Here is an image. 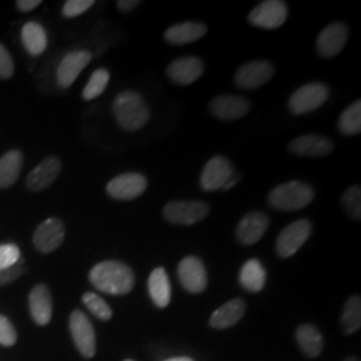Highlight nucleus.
<instances>
[{
	"label": "nucleus",
	"mask_w": 361,
	"mask_h": 361,
	"mask_svg": "<svg viewBox=\"0 0 361 361\" xmlns=\"http://www.w3.org/2000/svg\"><path fill=\"white\" fill-rule=\"evenodd\" d=\"M66 237V226L59 219H47L43 221L34 233L32 243L40 253H51L63 244Z\"/></svg>",
	"instance_id": "obj_12"
},
{
	"label": "nucleus",
	"mask_w": 361,
	"mask_h": 361,
	"mask_svg": "<svg viewBox=\"0 0 361 361\" xmlns=\"http://www.w3.org/2000/svg\"><path fill=\"white\" fill-rule=\"evenodd\" d=\"M207 32V25L200 22H185L180 25L169 27L164 38L170 44H189L202 38Z\"/></svg>",
	"instance_id": "obj_23"
},
{
	"label": "nucleus",
	"mask_w": 361,
	"mask_h": 361,
	"mask_svg": "<svg viewBox=\"0 0 361 361\" xmlns=\"http://www.w3.org/2000/svg\"><path fill=\"white\" fill-rule=\"evenodd\" d=\"M238 180H240V177H238V176H235V174H234V176H233L232 178H231V180H228V182H226V185H225V186H224V189H222V190H229V189H232L233 186H234V185H235V183H237V182H238Z\"/></svg>",
	"instance_id": "obj_41"
},
{
	"label": "nucleus",
	"mask_w": 361,
	"mask_h": 361,
	"mask_svg": "<svg viewBox=\"0 0 361 361\" xmlns=\"http://www.w3.org/2000/svg\"><path fill=\"white\" fill-rule=\"evenodd\" d=\"M147 288L150 298L155 305L158 308H166L171 300V285L168 273L164 268H155L154 271L150 273Z\"/></svg>",
	"instance_id": "obj_24"
},
{
	"label": "nucleus",
	"mask_w": 361,
	"mask_h": 361,
	"mask_svg": "<svg viewBox=\"0 0 361 361\" xmlns=\"http://www.w3.org/2000/svg\"><path fill=\"white\" fill-rule=\"evenodd\" d=\"M140 3H141V1H138V0H119V1L116 3V6H118V8H119L121 11L130 13V11L134 10L137 6H140Z\"/></svg>",
	"instance_id": "obj_40"
},
{
	"label": "nucleus",
	"mask_w": 361,
	"mask_h": 361,
	"mask_svg": "<svg viewBox=\"0 0 361 361\" xmlns=\"http://www.w3.org/2000/svg\"><path fill=\"white\" fill-rule=\"evenodd\" d=\"M348 37V26L345 23L335 22L325 27L319 34L316 42V49L319 55L325 59L334 58L345 47Z\"/></svg>",
	"instance_id": "obj_14"
},
{
	"label": "nucleus",
	"mask_w": 361,
	"mask_h": 361,
	"mask_svg": "<svg viewBox=\"0 0 361 361\" xmlns=\"http://www.w3.org/2000/svg\"><path fill=\"white\" fill-rule=\"evenodd\" d=\"M329 97V89L320 82H313L297 89L288 101V107L295 116H302L322 107Z\"/></svg>",
	"instance_id": "obj_4"
},
{
	"label": "nucleus",
	"mask_w": 361,
	"mask_h": 361,
	"mask_svg": "<svg viewBox=\"0 0 361 361\" xmlns=\"http://www.w3.org/2000/svg\"><path fill=\"white\" fill-rule=\"evenodd\" d=\"M82 301L86 305V308L90 310L97 319H99L102 322H109L113 317V310L109 307V304L97 293L86 292L82 297Z\"/></svg>",
	"instance_id": "obj_32"
},
{
	"label": "nucleus",
	"mask_w": 361,
	"mask_h": 361,
	"mask_svg": "<svg viewBox=\"0 0 361 361\" xmlns=\"http://www.w3.org/2000/svg\"><path fill=\"white\" fill-rule=\"evenodd\" d=\"M26 271L25 259L22 258L19 262H16L11 268L0 271V285L11 284L15 280H18L20 276H23Z\"/></svg>",
	"instance_id": "obj_37"
},
{
	"label": "nucleus",
	"mask_w": 361,
	"mask_h": 361,
	"mask_svg": "<svg viewBox=\"0 0 361 361\" xmlns=\"http://www.w3.org/2000/svg\"><path fill=\"white\" fill-rule=\"evenodd\" d=\"M94 6V0H68L63 6L62 13L65 18H75L86 13Z\"/></svg>",
	"instance_id": "obj_36"
},
{
	"label": "nucleus",
	"mask_w": 361,
	"mask_h": 361,
	"mask_svg": "<svg viewBox=\"0 0 361 361\" xmlns=\"http://www.w3.org/2000/svg\"><path fill=\"white\" fill-rule=\"evenodd\" d=\"M246 304L243 298H233L216 310L209 324L214 329H226L238 323L245 314Z\"/></svg>",
	"instance_id": "obj_22"
},
{
	"label": "nucleus",
	"mask_w": 361,
	"mask_h": 361,
	"mask_svg": "<svg viewBox=\"0 0 361 361\" xmlns=\"http://www.w3.org/2000/svg\"><path fill=\"white\" fill-rule=\"evenodd\" d=\"M62 170V161L56 155L46 157L38 166L28 173L26 186L31 192H42L50 188L59 177Z\"/></svg>",
	"instance_id": "obj_15"
},
{
	"label": "nucleus",
	"mask_w": 361,
	"mask_h": 361,
	"mask_svg": "<svg viewBox=\"0 0 361 361\" xmlns=\"http://www.w3.org/2000/svg\"><path fill=\"white\" fill-rule=\"evenodd\" d=\"M205 71V63L198 56H183L174 59L168 66V77L177 85L188 86L202 77Z\"/></svg>",
	"instance_id": "obj_16"
},
{
	"label": "nucleus",
	"mask_w": 361,
	"mask_h": 361,
	"mask_svg": "<svg viewBox=\"0 0 361 361\" xmlns=\"http://www.w3.org/2000/svg\"><path fill=\"white\" fill-rule=\"evenodd\" d=\"M125 361H133V360H125Z\"/></svg>",
	"instance_id": "obj_44"
},
{
	"label": "nucleus",
	"mask_w": 361,
	"mask_h": 361,
	"mask_svg": "<svg viewBox=\"0 0 361 361\" xmlns=\"http://www.w3.org/2000/svg\"><path fill=\"white\" fill-rule=\"evenodd\" d=\"M314 198L313 188L301 180H290L276 186L268 194V204L276 210L295 212L312 204Z\"/></svg>",
	"instance_id": "obj_3"
},
{
	"label": "nucleus",
	"mask_w": 361,
	"mask_h": 361,
	"mask_svg": "<svg viewBox=\"0 0 361 361\" xmlns=\"http://www.w3.org/2000/svg\"><path fill=\"white\" fill-rule=\"evenodd\" d=\"M341 324L347 335L355 334L361 326V298L360 296L349 297L344 305L341 314Z\"/></svg>",
	"instance_id": "obj_29"
},
{
	"label": "nucleus",
	"mask_w": 361,
	"mask_h": 361,
	"mask_svg": "<svg viewBox=\"0 0 361 361\" xmlns=\"http://www.w3.org/2000/svg\"><path fill=\"white\" fill-rule=\"evenodd\" d=\"M22 43L31 55L38 56L47 47L46 30L37 22H28L22 28Z\"/></svg>",
	"instance_id": "obj_28"
},
{
	"label": "nucleus",
	"mask_w": 361,
	"mask_h": 361,
	"mask_svg": "<svg viewBox=\"0 0 361 361\" xmlns=\"http://www.w3.org/2000/svg\"><path fill=\"white\" fill-rule=\"evenodd\" d=\"M89 280L98 290L113 296L128 295L135 284L134 271L121 261H102L97 264L89 273Z\"/></svg>",
	"instance_id": "obj_1"
},
{
	"label": "nucleus",
	"mask_w": 361,
	"mask_h": 361,
	"mask_svg": "<svg viewBox=\"0 0 361 361\" xmlns=\"http://www.w3.org/2000/svg\"><path fill=\"white\" fill-rule=\"evenodd\" d=\"M338 129L345 135H356L361 131V102L356 101L340 116Z\"/></svg>",
	"instance_id": "obj_30"
},
{
	"label": "nucleus",
	"mask_w": 361,
	"mask_h": 361,
	"mask_svg": "<svg viewBox=\"0 0 361 361\" xmlns=\"http://www.w3.org/2000/svg\"><path fill=\"white\" fill-rule=\"evenodd\" d=\"M28 307L35 323L44 326L51 322L52 297L46 284L35 285L28 295Z\"/></svg>",
	"instance_id": "obj_20"
},
{
	"label": "nucleus",
	"mask_w": 361,
	"mask_h": 361,
	"mask_svg": "<svg viewBox=\"0 0 361 361\" xmlns=\"http://www.w3.org/2000/svg\"><path fill=\"white\" fill-rule=\"evenodd\" d=\"M341 202L350 219L356 221L361 219V189L359 185L348 188L343 194Z\"/></svg>",
	"instance_id": "obj_33"
},
{
	"label": "nucleus",
	"mask_w": 361,
	"mask_h": 361,
	"mask_svg": "<svg viewBox=\"0 0 361 361\" xmlns=\"http://www.w3.org/2000/svg\"><path fill=\"white\" fill-rule=\"evenodd\" d=\"M147 178L140 173L119 174L106 186L107 194L118 201H131L145 193Z\"/></svg>",
	"instance_id": "obj_9"
},
{
	"label": "nucleus",
	"mask_w": 361,
	"mask_h": 361,
	"mask_svg": "<svg viewBox=\"0 0 361 361\" xmlns=\"http://www.w3.org/2000/svg\"><path fill=\"white\" fill-rule=\"evenodd\" d=\"M25 157L19 150H11L0 158V189H8L20 177Z\"/></svg>",
	"instance_id": "obj_25"
},
{
	"label": "nucleus",
	"mask_w": 361,
	"mask_h": 361,
	"mask_svg": "<svg viewBox=\"0 0 361 361\" xmlns=\"http://www.w3.org/2000/svg\"><path fill=\"white\" fill-rule=\"evenodd\" d=\"M269 228V217L264 212H250L240 221L235 237L243 245H253L258 243Z\"/></svg>",
	"instance_id": "obj_17"
},
{
	"label": "nucleus",
	"mask_w": 361,
	"mask_h": 361,
	"mask_svg": "<svg viewBox=\"0 0 361 361\" xmlns=\"http://www.w3.org/2000/svg\"><path fill=\"white\" fill-rule=\"evenodd\" d=\"M40 4H42L40 0H18V1H16L18 10H20V11H23V13L32 11V10H35Z\"/></svg>",
	"instance_id": "obj_39"
},
{
	"label": "nucleus",
	"mask_w": 361,
	"mask_h": 361,
	"mask_svg": "<svg viewBox=\"0 0 361 361\" xmlns=\"http://www.w3.org/2000/svg\"><path fill=\"white\" fill-rule=\"evenodd\" d=\"M335 145L324 135L305 134L289 143L290 153L298 157H324L332 153Z\"/></svg>",
	"instance_id": "obj_21"
},
{
	"label": "nucleus",
	"mask_w": 361,
	"mask_h": 361,
	"mask_svg": "<svg viewBox=\"0 0 361 361\" xmlns=\"http://www.w3.org/2000/svg\"><path fill=\"white\" fill-rule=\"evenodd\" d=\"M20 249L15 244L0 245V271L8 269L22 259Z\"/></svg>",
	"instance_id": "obj_34"
},
{
	"label": "nucleus",
	"mask_w": 361,
	"mask_h": 361,
	"mask_svg": "<svg viewBox=\"0 0 361 361\" xmlns=\"http://www.w3.org/2000/svg\"><path fill=\"white\" fill-rule=\"evenodd\" d=\"M345 361H357V359H353V357H352V359H348V360Z\"/></svg>",
	"instance_id": "obj_43"
},
{
	"label": "nucleus",
	"mask_w": 361,
	"mask_h": 361,
	"mask_svg": "<svg viewBox=\"0 0 361 361\" xmlns=\"http://www.w3.org/2000/svg\"><path fill=\"white\" fill-rule=\"evenodd\" d=\"M267 283V271L264 269L262 264L253 258L246 261L240 271V284L252 293H258L264 289Z\"/></svg>",
	"instance_id": "obj_26"
},
{
	"label": "nucleus",
	"mask_w": 361,
	"mask_h": 361,
	"mask_svg": "<svg viewBox=\"0 0 361 361\" xmlns=\"http://www.w3.org/2000/svg\"><path fill=\"white\" fill-rule=\"evenodd\" d=\"M234 176V169L228 158L216 155L207 161L202 170L200 185L204 192H216L224 189L226 182Z\"/></svg>",
	"instance_id": "obj_11"
},
{
	"label": "nucleus",
	"mask_w": 361,
	"mask_h": 361,
	"mask_svg": "<svg viewBox=\"0 0 361 361\" xmlns=\"http://www.w3.org/2000/svg\"><path fill=\"white\" fill-rule=\"evenodd\" d=\"M296 338L301 350L310 359L320 356V353L323 352V336L316 326L308 324L298 326Z\"/></svg>",
	"instance_id": "obj_27"
},
{
	"label": "nucleus",
	"mask_w": 361,
	"mask_h": 361,
	"mask_svg": "<svg viewBox=\"0 0 361 361\" xmlns=\"http://www.w3.org/2000/svg\"><path fill=\"white\" fill-rule=\"evenodd\" d=\"M210 207L202 201H171L164 207V217L174 225H194L207 217Z\"/></svg>",
	"instance_id": "obj_5"
},
{
	"label": "nucleus",
	"mask_w": 361,
	"mask_h": 361,
	"mask_svg": "<svg viewBox=\"0 0 361 361\" xmlns=\"http://www.w3.org/2000/svg\"><path fill=\"white\" fill-rule=\"evenodd\" d=\"M113 114L121 129L137 131L149 122L150 107L138 91H122L113 102Z\"/></svg>",
	"instance_id": "obj_2"
},
{
	"label": "nucleus",
	"mask_w": 361,
	"mask_h": 361,
	"mask_svg": "<svg viewBox=\"0 0 361 361\" xmlns=\"http://www.w3.org/2000/svg\"><path fill=\"white\" fill-rule=\"evenodd\" d=\"M310 233H312V224L310 219H297L295 222H292L277 237V241H276L277 255L281 258L293 256L297 250L307 243Z\"/></svg>",
	"instance_id": "obj_7"
},
{
	"label": "nucleus",
	"mask_w": 361,
	"mask_h": 361,
	"mask_svg": "<svg viewBox=\"0 0 361 361\" xmlns=\"http://www.w3.org/2000/svg\"><path fill=\"white\" fill-rule=\"evenodd\" d=\"M288 4L281 0H267L256 6L249 13L250 25L264 30H274L283 26L288 18Z\"/></svg>",
	"instance_id": "obj_6"
},
{
	"label": "nucleus",
	"mask_w": 361,
	"mask_h": 361,
	"mask_svg": "<svg viewBox=\"0 0 361 361\" xmlns=\"http://www.w3.org/2000/svg\"><path fill=\"white\" fill-rule=\"evenodd\" d=\"M209 110L213 116L222 121H235L249 113L250 102L238 95H219L212 99Z\"/></svg>",
	"instance_id": "obj_18"
},
{
	"label": "nucleus",
	"mask_w": 361,
	"mask_h": 361,
	"mask_svg": "<svg viewBox=\"0 0 361 361\" xmlns=\"http://www.w3.org/2000/svg\"><path fill=\"white\" fill-rule=\"evenodd\" d=\"M90 61L91 54L86 50L68 52L56 70V82L59 87L68 89Z\"/></svg>",
	"instance_id": "obj_19"
},
{
	"label": "nucleus",
	"mask_w": 361,
	"mask_h": 361,
	"mask_svg": "<svg viewBox=\"0 0 361 361\" xmlns=\"http://www.w3.org/2000/svg\"><path fill=\"white\" fill-rule=\"evenodd\" d=\"M18 340V334L13 323L3 314H0V345L13 347Z\"/></svg>",
	"instance_id": "obj_35"
},
{
	"label": "nucleus",
	"mask_w": 361,
	"mask_h": 361,
	"mask_svg": "<svg viewBox=\"0 0 361 361\" xmlns=\"http://www.w3.org/2000/svg\"><path fill=\"white\" fill-rule=\"evenodd\" d=\"M274 74V66L269 61H252L238 67L234 83L244 90H255L268 83Z\"/></svg>",
	"instance_id": "obj_10"
},
{
	"label": "nucleus",
	"mask_w": 361,
	"mask_h": 361,
	"mask_svg": "<svg viewBox=\"0 0 361 361\" xmlns=\"http://www.w3.org/2000/svg\"><path fill=\"white\" fill-rule=\"evenodd\" d=\"M110 80V73L106 68H98L91 74L89 83L83 89L82 97L85 101H92L98 98L107 87Z\"/></svg>",
	"instance_id": "obj_31"
},
{
	"label": "nucleus",
	"mask_w": 361,
	"mask_h": 361,
	"mask_svg": "<svg viewBox=\"0 0 361 361\" xmlns=\"http://www.w3.org/2000/svg\"><path fill=\"white\" fill-rule=\"evenodd\" d=\"M68 325L78 350L83 357L91 359L97 350V337L90 319L82 310H74Z\"/></svg>",
	"instance_id": "obj_8"
},
{
	"label": "nucleus",
	"mask_w": 361,
	"mask_h": 361,
	"mask_svg": "<svg viewBox=\"0 0 361 361\" xmlns=\"http://www.w3.org/2000/svg\"><path fill=\"white\" fill-rule=\"evenodd\" d=\"M13 56L3 44H0V79H10L13 75Z\"/></svg>",
	"instance_id": "obj_38"
},
{
	"label": "nucleus",
	"mask_w": 361,
	"mask_h": 361,
	"mask_svg": "<svg viewBox=\"0 0 361 361\" xmlns=\"http://www.w3.org/2000/svg\"><path fill=\"white\" fill-rule=\"evenodd\" d=\"M165 361H193L190 357H173V359H168Z\"/></svg>",
	"instance_id": "obj_42"
},
{
	"label": "nucleus",
	"mask_w": 361,
	"mask_h": 361,
	"mask_svg": "<svg viewBox=\"0 0 361 361\" xmlns=\"http://www.w3.org/2000/svg\"><path fill=\"white\" fill-rule=\"evenodd\" d=\"M180 283L189 293H202L207 286V271L198 257H185L178 265Z\"/></svg>",
	"instance_id": "obj_13"
}]
</instances>
